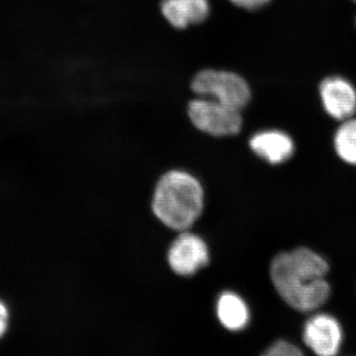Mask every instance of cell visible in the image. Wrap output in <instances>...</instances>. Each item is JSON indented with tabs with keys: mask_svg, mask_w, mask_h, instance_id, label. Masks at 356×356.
<instances>
[{
	"mask_svg": "<svg viewBox=\"0 0 356 356\" xmlns=\"http://www.w3.org/2000/svg\"><path fill=\"white\" fill-rule=\"evenodd\" d=\"M327 271L325 259L307 248L278 254L270 268L280 296L288 305L301 312L315 310L329 298L331 289L325 280Z\"/></svg>",
	"mask_w": 356,
	"mask_h": 356,
	"instance_id": "6da1fadb",
	"label": "cell"
},
{
	"mask_svg": "<svg viewBox=\"0 0 356 356\" xmlns=\"http://www.w3.org/2000/svg\"><path fill=\"white\" fill-rule=\"evenodd\" d=\"M203 199L202 186L195 177L173 170L163 175L156 185L154 213L170 228L184 231L200 216Z\"/></svg>",
	"mask_w": 356,
	"mask_h": 356,
	"instance_id": "7a4b0ae2",
	"label": "cell"
},
{
	"mask_svg": "<svg viewBox=\"0 0 356 356\" xmlns=\"http://www.w3.org/2000/svg\"><path fill=\"white\" fill-rule=\"evenodd\" d=\"M199 95L214 98L218 102L242 110L250 99V90L245 79L234 72L206 70L198 72L191 83Z\"/></svg>",
	"mask_w": 356,
	"mask_h": 356,
	"instance_id": "3957f363",
	"label": "cell"
},
{
	"mask_svg": "<svg viewBox=\"0 0 356 356\" xmlns=\"http://www.w3.org/2000/svg\"><path fill=\"white\" fill-rule=\"evenodd\" d=\"M188 115L196 128L217 137L236 135L242 129L240 110L216 100H192L189 103Z\"/></svg>",
	"mask_w": 356,
	"mask_h": 356,
	"instance_id": "277c9868",
	"label": "cell"
},
{
	"mask_svg": "<svg viewBox=\"0 0 356 356\" xmlns=\"http://www.w3.org/2000/svg\"><path fill=\"white\" fill-rule=\"evenodd\" d=\"M209 261L207 245L202 238L191 233L181 234L168 252V262L175 273L191 275Z\"/></svg>",
	"mask_w": 356,
	"mask_h": 356,
	"instance_id": "5b68a950",
	"label": "cell"
},
{
	"mask_svg": "<svg viewBox=\"0 0 356 356\" xmlns=\"http://www.w3.org/2000/svg\"><path fill=\"white\" fill-rule=\"evenodd\" d=\"M304 341L316 355H336L341 343V329L336 318L317 315L307 322Z\"/></svg>",
	"mask_w": 356,
	"mask_h": 356,
	"instance_id": "8992f818",
	"label": "cell"
},
{
	"mask_svg": "<svg viewBox=\"0 0 356 356\" xmlns=\"http://www.w3.org/2000/svg\"><path fill=\"white\" fill-rule=\"evenodd\" d=\"M321 97L327 113L337 120H348L356 110L355 88L346 79L330 77L320 86Z\"/></svg>",
	"mask_w": 356,
	"mask_h": 356,
	"instance_id": "52a82bcc",
	"label": "cell"
},
{
	"mask_svg": "<svg viewBox=\"0 0 356 356\" xmlns=\"http://www.w3.org/2000/svg\"><path fill=\"white\" fill-rule=\"evenodd\" d=\"M161 13L173 27L184 29L202 23L209 14V4L208 0H163Z\"/></svg>",
	"mask_w": 356,
	"mask_h": 356,
	"instance_id": "ba28073f",
	"label": "cell"
},
{
	"mask_svg": "<svg viewBox=\"0 0 356 356\" xmlns=\"http://www.w3.org/2000/svg\"><path fill=\"white\" fill-rule=\"evenodd\" d=\"M250 145L255 154L271 163H283L294 152V144L289 136L280 131L257 134L250 140Z\"/></svg>",
	"mask_w": 356,
	"mask_h": 356,
	"instance_id": "9c48e42d",
	"label": "cell"
},
{
	"mask_svg": "<svg viewBox=\"0 0 356 356\" xmlns=\"http://www.w3.org/2000/svg\"><path fill=\"white\" fill-rule=\"evenodd\" d=\"M217 313L224 327L231 331H238L247 325L248 322V307L238 295L224 293L218 301Z\"/></svg>",
	"mask_w": 356,
	"mask_h": 356,
	"instance_id": "30bf717a",
	"label": "cell"
},
{
	"mask_svg": "<svg viewBox=\"0 0 356 356\" xmlns=\"http://www.w3.org/2000/svg\"><path fill=\"white\" fill-rule=\"evenodd\" d=\"M337 154L346 163L356 165V119H348L334 138Z\"/></svg>",
	"mask_w": 356,
	"mask_h": 356,
	"instance_id": "8fae6325",
	"label": "cell"
},
{
	"mask_svg": "<svg viewBox=\"0 0 356 356\" xmlns=\"http://www.w3.org/2000/svg\"><path fill=\"white\" fill-rule=\"evenodd\" d=\"M264 355L268 356H297L302 355V353L298 348L293 346V344L287 343V341H276L273 346H271Z\"/></svg>",
	"mask_w": 356,
	"mask_h": 356,
	"instance_id": "7c38bea8",
	"label": "cell"
},
{
	"mask_svg": "<svg viewBox=\"0 0 356 356\" xmlns=\"http://www.w3.org/2000/svg\"><path fill=\"white\" fill-rule=\"evenodd\" d=\"M235 6L242 7V8L248 9V10H255L266 6L270 0H229Z\"/></svg>",
	"mask_w": 356,
	"mask_h": 356,
	"instance_id": "4fadbf2b",
	"label": "cell"
},
{
	"mask_svg": "<svg viewBox=\"0 0 356 356\" xmlns=\"http://www.w3.org/2000/svg\"><path fill=\"white\" fill-rule=\"evenodd\" d=\"M9 311L3 301L0 300V339L4 337L8 330Z\"/></svg>",
	"mask_w": 356,
	"mask_h": 356,
	"instance_id": "5bb4252c",
	"label": "cell"
},
{
	"mask_svg": "<svg viewBox=\"0 0 356 356\" xmlns=\"http://www.w3.org/2000/svg\"><path fill=\"white\" fill-rule=\"evenodd\" d=\"M353 1H355V2H356V0H353Z\"/></svg>",
	"mask_w": 356,
	"mask_h": 356,
	"instance_id": "9a60e30c",
	"label": "cell"
}]
</instances>
